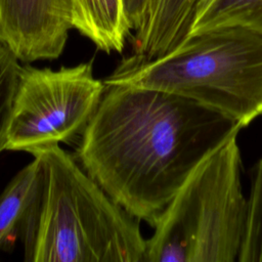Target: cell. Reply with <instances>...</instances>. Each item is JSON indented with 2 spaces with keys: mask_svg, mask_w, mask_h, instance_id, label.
Wrapping results in <instances>:
<instances>
[{
  "mask_svg": "<svg viewBox=\"0 0 262 262\" xmlns=\"http://www.w3.org/2000/svg\"><path fill=\"white\" fill-rule=\"evenodd\" d=\"M237 261L262 262V158L254 169L246 226Z\"/></svg>",
  "mask_w": 262,
  "mask_h": 262,
  "instance_id": "8fae6325",
  "label": "cell"
},
{
  "mask_svg": "<svg viewBox=\"0 0 262 262\" xmlns=\"http://www.w3.org/2000/svg\"><path fill=\"white\" fill-rule=\"evenodd\" d=\"M20 67L19 60L15 55L0 43V154L3 151L4 135L11 112Z\"/></svg>",
  "mask_w": 262,
  "mask_h": 262,
  "instance_id": "7c38bea8",
  "label": "cell"
},
{
  "mask_svg": "<svg viewBox=\"0 0 262 262\" xmlns=\"http://www.w3.org/2000/svg\"><path fill=\"white\" fill-rule=\"evenodd\" d=\"M42 178V165L37 157L10 180L0 194V250L21 233L36 200Z\"/></svg>",
  "mask_w": 262,
  "mask_h": 262,
  "instance_id": "9c48e42d",
  "label": "cell"
},
{
  "mask_svg": "<svg viewBox=\"0 0 262 262\" xmlns=\"http://www.w3.org/2000/svg\"><path fill=\"white\" fill-rule=\"evenodd\" d=\"M104 90L91 61L58 70L21 66L3 150L31 154L70 142L83 133Z\"/></svg>",
  "mask_w": 262,
  "mask_h": 262,
  "instance_id": "5b68a950",
  "label": "cell"
},
{
  "mask_svg": "<svg viewBox=\"0 0 262 262\" xmlns=\"http://www.w3.org/2000/svg\"><path fill=\"white\" fill-rule=\"evenodd\" d=\"M242 128L181 95L105 85L76 159L116 203L154 226L191 172Z\"/></svg>",
  "mask_w": 262,
  "mask_h": 262,
  "instance_id": "6da1fadb",
  "label": "cell"
},
{
  "mask_svg": "<svg viewBox=\"0 0 262 262\" xmlns=\"http://www.w3.org/2000/svg\"><path fill=\"white\" fill-rule=\"evenodd\" d=\"M102 81L181 95L244 128L262 115V34L244 28L208 31L161 57L131 54Z\"/></svg>",
  "mask_w": 262,
  "mask_h": 262,
  "instance_id": "3957f363",
  "label": "cell"
},
{
  "mask_svg": "<svg viewBox=\"0 0 262 262\" xmlns=\"http://www.w3.org/2000/svg\"><path fill=\"white\" fill-rule=\"evenodd\" d=\"M157 0H125V10L131 31H137L147 19Z\"/></svg>",
  "mask_w": 262,
  "mask_h": 262,
  "instance_id": "4fadbf2b",
  "label": "cell"
},
{
  "mask_svg": "<svg viewBox=\"0 0 262 262\" xmlns=\"http://www.w3.org/2000/svg\"><path fill=\"white\" fill-rule=\"evenodd\" d=\"M70 3L73 29L105 53L122 52L131 32L125 0H70Z\"/></svg>",
  "mask_w": 262,
  "mask_h": 262,
  "instance_id": "ba28073f",
  "label": "cell"
},
{
  "mask_svg": "<svg viewBox=\"0 0 262 262\" xmlns=\"http://www.w3.org/2000/svg\"><path fill=\"white\" fill-rule=\"evenodd\" d=\"M42 165L21 230L27 262H144L139 219L116 203L59 145L31 152Z\"/></svg>",
  "mask_w": 262,
  "mask_h": 262,
  "instance_id": "7a4b0ae2",
  "label": "cell"
},
{
  "mask_svg": "<svg viewBox=\"0 0 262 262\" xmlns=\"http://www.w3.org/2000/svg\"><path fill=\"white\" fill-rule=\"evenodd\" d=\"M237 135L188 176L154 224L144 262H233L248 212Z\"/></svg>",
  "mask_w": 262,
  "mask_h": 262,
  "instance_id": "277c9868",
  "label": "cell"
},
{
  "mask_svg": "<svg viewBox=\"0 0 262 262\" xmlns=\"http://www.w3.org/2000/svg\"><path fill=\"white\" fill-rule=\"evenodd\" d=\"M223 28H244L262 34V0H199L187 39Z\"/></svg>",
  "mask_w": 262,
  "mask_h": 262,
  "instance_id": "30bf717a",
  "label": "cell"
},
{
  "mask_svg": "<svg viewBox=\"0 0 262 262\" xmlns=\"http://www.w3.org/2000/svg\"><path fill=\"white\" fill-rule=\"evenodd\" d=\"M71 29L70 0H0V43L19 61L58 58Z\"/></svg>",
  "mask_w": 262,
  "mask_h": 262,
  "instance_id": "8992f818",
  "label": "cell"
},
{
  "mask_svg": "<svg viewBox=\"0 0 262 262\" xmlns=\"http://www.w3.org/2000/svg\"><path fill=\"white\" fill-rule=\"evenodd\" d=\"M199 0H157L145 23L132 37V54L161 57L186 41Z\"/></svg>",
  "mask_w": 262,
  "mask_h": 262,
  "instance_id": "52a82bcc",
  "label": "cell"
}]
</instances>
